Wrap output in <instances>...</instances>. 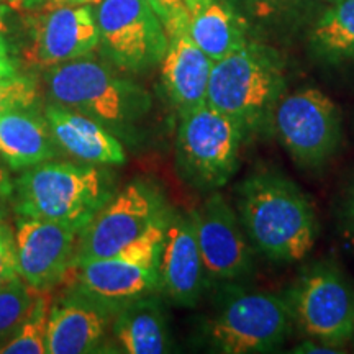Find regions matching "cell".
<instances>
[{"instance_id": "8fae6325", "label": "cell", "mask_w": 354, "mask_h": 354, "mask_svg": "<svg viewBox=\"0 0 354 354\" xmlns=\"http://www.w3.org/2000/svg\"><path fill=\"white\" fill-rule=\"evenodd\" d=\"M190 218L207 276L221 282H236L251 276L256 251L236 210L221 194H210Z\"/></svg>"}, {"instance_id": "e575fe53", "label": "cell", "mask_w": 354, "mask_h": 354, "mask_svg": "<svg viewBox=\"0 0 354 354\" xmlns=\"http://www.w3.org/2000/svg\"><path fill=\"white\" fill-rule=\"evenodd\" d=\"M12 190V184L8 180V176L6 169H3L2 165H0V192L2 194H8Z\"/></svg>"}, {"instance_id": "7402d4cb", "label": "cell", "mask_w": 354, "mask_h": 354, "mask_svg": "<svg viewBox=\"0 0 354 354\" xmlns=\"http://www.w3.org/2000/svg\"><path fill=\"white\" fill-rule=\"evenodd\" d=\"M310 50L328 64L354 61V0H338L313 21L308 32Z\"/></svg>"}, {"instance_id": "4fadbf2b", "label": "cell", "mask_w": 354, "mask_h": 354, "mask_svg": "<svg viewBox=\"0 0 354 354\" xmlns=\"http://www.w3.org/2000/svg\"><path fill=\"white\" fill-rule=\"evenodd\" d=\"M100 44L95 15L87 6L53 3L33 20L30 61L51 68L91 55Z\"/></svg>"}, {"instance_id": "8992f818", "label": "cell", "mask_w": 354, "mask_h": 354, "mask_svg": "<svg viewBox=\"0 0 354 354\" xmlns=\"http://www.w3.org/2000/svg\"><path fill=\"white\" fill-rule=\"evenodd\" d=\"M246 136L228 115L205 104L179 113L176 154L185 180L215 190L232 179Z\"/></svg>"}, {"instance_id": "74e56055", "label": "cell", "mask_w": 354, "mask_h": 354, "mask_svg": "<svg viewBox=\"0 0 354 354\" xmlns=\"http://www.w3.org/2000/svg\"><path fill=\"white\" fill-rule=\"evenodd\" d=\"M12 2H17V3H19V2H20V0H12Z\"/></svg>"}, {"instance_id": "4dcf8cb0", "label": "cell", "mask_w": 354, "mask_h": 354, "mask_svg": "<svg viewBox=\"0 0 354 354\" xmlns=\"http://www.w3.org/2000/svg\"><path fill=\"white\" fill-rule=\"evenodd\" d=\"M343 236L349 246L354 248V190L343 210Z\"/></svg>"}, {"instance_id": "7c38bea8", "label": "cell", "mask_w": 354, "mask_h": 354, "mask_svg": "<svg viewBox=\"0 0 354 354\" xmlns=\"http://www.w3.org/2000/svg\"><path fill=\"white\" fill-rule=\"evenodd\" d=\"M81 230L71 223L24 216L13 243L15 268L21 281L37 292L56 284L74 261Z\"/></svg>"}, {"instance_id": "7a4b0ae2", "label": "cell", "mask_w": 354, "mask_h": 354, "mask_svg": "<svg viewBox=\"0 0 354 354\" xmlns=\"http://www.w3.org/2000/svg\"><path fill=\"white\" fill-rule=\"evenodd\" d=\"M286 92L284 57L276 48L253 38L214 61L207 104L228 115L250 138L271 128L274 109Z\"/></svg>"}, {"instance_id": "f35d334b", "label": "cell", "mask_w": 354, "mask_h": 354, "mask_svg": "<svg viewBox=\"0 0 354 354\" xmlns=\"http://www.w3.org/2000/svg\"><path fill=\"white\" fill-rule=\"evenodd\" d=\"M353 338H354V336H353Z\"/></svg>"}, {"instance_id": "6da1fadb", "label": "cell", "mask_w": 354, "mask_h": 354, "mask_svg": "<svg viewBox=\"0 0 354 354\" xmlns=\"http://www.w3.org/2000/svg\"><path fill=\"white\" fill-rule=\"evenodd\" d=\"M236 214L256 253L272 263H297L315 246V210L302 189L281 172L245 177L236 187Z\"/></svg>"}, {"instance_id": "cb8c5ba5", "label": "cell", "mask_w": 354, "mask_h": 354, "mask_svg": "<svg viewBox=\"0 0 354 354\" xmlns=\"http://www.w3.org/2000/svg\"><path fill=\"white\" fill-rule=\"evenodd\" d=\"M50 300L46 295H37L32 300L28 313L13 331V338L0 348L2 354H44L46 353Z\"/></svg>"}, {"instance_id": "5b68a950", "label": "cell", "mask_w": 354, "mask_h": 354, "mask_svg": "<svg viewBox=\"0 0 354 354\" xmlns=\"http://www.w3.org/2000/svg\"><path fill=\"white\" fill-rule=\"evenodd\" d=\"M292 322L287 297L232 287L207 320L205 338L218 353H269L282 346Z\"/></svg>"}, {"instance_id": "836d02e7", "label": "cell", "mask_w": 354, "mask_h": 354, "mask_svg": "<svg viewBox=\"0 0 354 354\" xmlns=\"http://www.w3.org/2000/svg\"><path fill=\"white\" fill-rule=\"evenodd\" d=\"M51 3H68V6H97L100 0H50Z\"/></svg>"}, {"instance_id": "52a82bcc", "label": "cell", "mask_w": 354, "mask_h": 354, "mask_svg": "<svg viewBox=\"0 0 354 354\" xmlns=\"http://www.w3.org/2000/svg\"><path fill=\"white\" fill-rule=\"evenodd\" d=\"M271 128L290 158L305 169L326 165L343 140L342 110L315 87L286 92L274 109Z\"/></svg>"}, {"instance_id": "f546056e", "label": "cell", "mask_w": 354, "mask_h": 354, "mask_svg": "<svg viewBox=\"0 0 354 354\" xmlns=\"http://www.w3.org/2000/svg\"><path fill=\"white\" fill-rule=\"evenodd\" d=\"M15 74H19V71H17V63L10 53L8 41L6 37L0 33V79L12 77L15 76Z\"/></svg>"}, {"instance_id": "484cf974", "label": "cell", "mask_w": 354, "mask_h": 354, "mask_svg": "<svg viewBox=\"0 0 354 354\" xmlns=\"http://www.w3.org/2000/svg\"><path fill=\"white\" fill-rule=\"evenodd\" d=\"M169 218V212L154 221L149 228H146L138 238H135L127 246L118 251V258L130 261V263L148 266V268H159V258H161L162 245H165L166 225Z\"/></svg>"}, {"instance_id": "8d00e7d4", "label": "cell", "mask_w": 354, "mask_h": 354, "mask_svg": "<svg viewBox=\"0 0 354 354\" xmlns=\"http://www.w3.org/2000/svg\"><path fill=\"white\" fill-rule=\"evenodd\" d=\"M325 2H328V3H333V2H338V0H325Z\"/></svg>"}, {"instance_id": "9c48e42d", "label": "cell", "mask_w": 354, "mask_h": 354, "mask_svg": "<svg viewBox=\"0 0 354 354\" xmlns=\"http://www.w3.org/2000/svg\"><path fill=\"white\" fill-rule=\"evenodd\" d=\"M94 15L102 46L115 66L143 73L161 64L169 37L145 0H100Z\"/></svg>"}, {"instance_id": "ba28073f", "label": "cell", "mask_w": 354, "mask_h": 354, "mask_svg": "<svg viewBox=\"0 0 354 354\" xmlns=\"http://www.w3.org/2000/svg\"><path fill=\"white\" fill-rule=\"evenodd\" d=\"M292 318L313 342L342 348L354 336V290L331 263L308 268L289 297Z\"/></svg>"}, {"instance_id": "ac0fdd59", "label": "cell", "mask_w": 354, "mask_h": 354, "mask_svg": "<svg viewBox=\"0 0 354 354\" xmlns=\"http://www.w3.org/2000/svg\"><path fill=\"white\" fill-rule=\"evenodd\" d=\"M187 33L212 61L228 56L253 39L251 26L228 0H196L190 8Z\"/></svg>"}, {"instance_id": "83f0119b", "label": "cell", "mask_w": 354, "mask_h": 354, "mask_svg": "<svg viewBox=\"0 0 354 354\" xmlns=\"http://www.w3.org/2000/svg\"><path fill=\"white\" fill-rule=\"evenodd\" d=\"M159 20L165 25L167 37H174L180 32H187L190 19L189 0H145Z\"/></svg>"}, {"instance_id": "4316f807", "label": "cell", "mask_w": 354, "mask_h": 354, "mask_svg": "<svg viewBox=\"0 0 354 354\" xmlns=\"http://www.w3.org/2000/svg\"><path fill=\"white\" fill-rule=\"evenodd\" d=\"M37 82L26 76L0 79V112L17 109H28L37 102Z\"/></svg>"}, {"instance_id": "2e32d148", "label": "cell", "mask_w": 354, "mask_h": 354, "mask_svg": "<svg viewBox=\"0 0 354 354\" xmlns=\"http://www.w3.org/2000/svg\"><path fill=\"white\" fill-rule=\"evenodd\" d=\"M44 120L56 143L71 156L91 165L120 166L125 162L127 154L120 141L94 118L53 102L44 109Z\"/></svg>"}, {"instance_id": "30bf717a", "label": "cell", "mask_w": 354, "mask_h": 354, "mask_svg": "<svg viewBox=\"0 0 354 354\" xmlns=\"http://www.w3.org/2000/svg\"><path fill=\"white\" fill-rule=\"evenodd\" d=\"M165 201L146 183H131L113 194L79 233V251L73 264L112 258L154 221L167 214Z\"/></svg>"}, {"instance_id": "d6986e66", "label": "cell", "mask_w": 354, "mask_h": 354, "mask_svg": "<svg viewBox=\"0 0 354 354\" xmlns=\"http://www.w3.org/2000/svg\"><path fill=\"white\" fill-rule=\"evenodd\" d=\"M56 154V140L46 120L25 109L0 112V158L12 169L50 161Z\"/></svg>"}, {"instance_id": "ffe728a7", "label": "cell", "mask_w": 354, "mask_h": 354, "mask_svg": "<svg viewBox=\"0 0 354 354\" xmlns=\"http://www.w3.org/2000/svg\"><path fill=\"white\" fill-rule=\"evenodd\" d=\"M105 317L91 299L69 300L50 312L46 353L84 354L94 351L104 336Z\"/></svg>"}, {"instance_id": "1f68e13d", "label": "cell", "mask_w": 354, "mask_h": 354, "mask_svg": "<svg viewBox=\"0 0 354 354\" xmlns=\"http://www.w3.org/2000/svg\"><path fill=\"white\" fill-rule=\"evenodd\" d=\"M299 349H294V353H339L342 349L339 348H333L328 346V344H322L318 342H310V343H304L297 346Z\"/></svg>"}, {"instance_id": "603a6c76", "label": "cell", "mask_w": 354, "mask_h": 354, "mask_svg": "<svg viewBox=\"0 0 354 354\" xmlns=\"http://www.w3.org/2000/svg\"><path fill=\"white\" fill-rule=\"evenodd\" d=\"M248 25L259 30L289 28L302 19L310 0H228Z\"/></svg>"}, {"instance_id": "5bb4252c", "label": "cell", "mask_w": 354, "mask_h": 354, "mask_svg": "<svg viewBox=\"0 0 354 354\" xmlns=\"http://www.w3.org/2000/svg\"><path fill=\"white\" fill-rule=\"evenodd\" d=\"M159 290L172 302L194 307L205 286V268L190 215L169 212L159 258Z\"/></svg>"}, {"instance_id": "d6a6232c", "label": "cell", "mask_w": 354, "mask_h": 354, "mask_svg": "<svg viewBox=\"0 0 354 354\" xmlns=\"http://www.w3.org/2000/svg\"><path fill=\"white\" fill-rule=\"evenodd\" d=\"M10 8L7 6H3V3H0V33L6 35L10 32L12 25H10Z\"/></svg>"}, {"instance_id": "f1b7e54d", "label": "cell", "mask_w": 354, "mask_h": 354, "mask_svg": "<svg viewBox=\"0 0 354 354\" xmlns=\"http://www.w3.org/2000/svg\"><path fill=\"white\" fill-rule=\"evenodd\" d=\"M19 276L15 268V256H13V246L0 236V287L6 286L8 281Z\"/></svg>"}, {"instance_id": "e0dca14e", "label": "cell", "mask_w": 354, "mask_h": 354, "mask_svg": "<svg viewBox=\"0 0 354 354\" xmlns=\"http://www.w3.org/2000/svg\"><path fill=\"white\" fill-rule=\"evenodd\" d=\"M214 61L203 53L187 32L169 38L161 61V81L167 99L180 112L207 102Z\"/></svg>"}, {"instance_id": "9a60e30c", "label": "cell", "mask_w": 354, "mask_h": 354, "mask_svg": "<svg viewBox=\"0 0 354 354\" xmlns=\"http://www.w3.org/2000/svg\"><path fill=\"white\" fill-rule=\"evenodd\" d=\"M73 266L79 269L77 281L84 295L105 307H122L159 289L158 268L130 263L118 256L87 259Z\"/></svg>"}, {"instance_id": "3957f363", "label": "cell", "mask_w": 354, "mask_h": 354, "mask_svg": "<svg viewBox=\"0 0 354 354\" xmlns=\"http://www.w3.org/2000/svg\"><path fill=\"white\" fill-rule=\"evenodd\" d=\"M15 207L25 218L84 228L113 196L107 176L92 166L44 161L26 167L15 183Z\"/></svg>"}, {"instance_id": "277c9868", "label": "cell", "mask_w": 354, "mask_h": 354, "mask_svg": "<svg viewBox=\"0 0 354 354\" xmlns=\"http://www.w3.org/2000/svg\"><path fill=\"white\" fill-rule=\"evenodd\" d=\"M44 81L53 102L94 118L112 133L128 130L151 104L143 88L87 57L46 68Z\"/></svg>"}, {"instance_id": "d4e9b609", "label": "cell", "mask_w": 354, "mask_h": 354, "mask_svg": "<svg viewBox=\"0 0 354 354\" xmlns=\"http://www.w3.org/2000/svg\"><path fill=\"white\" fill-rule=\"evenodd\" d=\"M32 289L20 276L0 287V338L19 328L32 305Z\"/></svg>"}, {"instance_id": "d590c367", "label": "cell", "mask_w": 354, "mask_h": 354, "mask_svg": "<svg viewBox=\"0 0 354 354\" xmlns=\"http://www.w3.org/2000/svg\"><path fill=\"white\" fill-rule=\"evenodd\" d=\"M194 3H196V0H189V6H190V8H192Z\"/></svg>"}, {"instance_id": "44dd1931", "label": "cell", "mask_w": 354, "mask_h": 354, "mask_svg": "<svg viewBox=\"0 0 354 354\" xmlns=\"http://www.w3.org/2000/svg\"><path fill=\"white\" fill-rule=\"evenodd\" d=\"M113 335L128 354H162L171 349L165 312L151 295L122 305Z\"/></svg>"}]
</instances>
